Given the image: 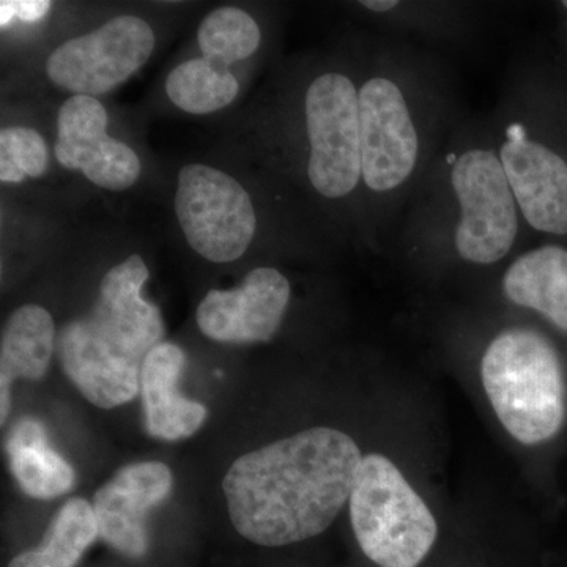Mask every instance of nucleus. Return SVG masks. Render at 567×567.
<instances>
[{
	"label": "nucleus",
	"instance_id": "obj_1",
	"mask_svg": "<svg viewBox=\"0 0 567 567\" xmlns=\"http://www.w3.org/2000/svg\"><path fill=\"white\" fill-rule=\"evenodd\" d=\"M357 63L365 227L371 248H386L465 112L446 62L412 41L382 33Z\"/></svg>",
	"mask_w": 567,
	"mask_h": 567
},
{
	"label": "nucleus",
	"instance_id": "obj_2",
	"mask_svg": "<svg viewBox=\"0 0 567 567\" xmlns=\"http://www.w3.org/2000/svg\"><path fill=\"white\" fill-rule=\"evenodd\" d=\"M527 234L487 117L465 112L405 208L395 248L424 274L488 271L517 256Z\"/></svg>",
	"mask_w": 567,
	"mask_h": 567
},
{
	"label": "nucleus",
	"instance_id": "obj_3",
	"mask_svg": "<svg viewBox=\"0 0 567 567\" xmlns=\"http://www.w3.org/2000/svg\"><path fill=\"white\" fill-rule=\"evenodd\" d=\"M361 458L352 436L330 427L245 454L223 481L235 529L264 547L320 535L350 499Z\"/></svg>",
	"mask_w": 567,
	"mask_h": 567
},
{
	"label": "nucleus",
	"instance_id": "obj_4",
	"mask_svg": "<svg viewBox=\"0 0 567 567\" xmlns=\"http://www.w3.org/2000/svg\"><path fill=\"white\" fill-rule=\"evenodd\" d=\"M148 268L133 254L104 275L99 301L85 319L66 324L59 357L71 382L100 409L133 401L147 354L162 344L159 309L141 295Z\"/></svg>",
	"mask_w": 567,
	"mask_h": 567
},
{
	"label": "nucleus",
	"instance_id": "obj_5",
	"mask_svg": "<svg viewBox=\"0 0 567 567\" xmlns=\"http://www.w3.org/2000/svg\"><path fill=\"white\" fill-rule=\"evenodd\" d=\"M492 140L528 233L567 235V152L539 71L513 63L491 114Z\"/></svg>",
	"mask_w": 567,
	"mask_h": 567
},
{
	"label": "nucleus",
	"instance_id": "obj_6",
	"mask_svg": "<svg viewBox=\"0 0 567 567\" xmlns=\"http://www.w3.org/2000/svg\"><path fill=\"white\" fill-rule=\"evenodd\" d=\"M303 175L322 203L339 205L369 241L363 205L358 63L320 69L301 93Z\"/></svg>",
	"mask_w": 567,
	"mask_h": 567
},
{
	"label": "nucleus",
	"instance_id": "obj_7",
	"mask_svg": "<svg viewBox=\"0 0 567 567\" xmlns=\"http://www.w3.org/2000/svg\"><path fill=\"white\" fill-rule=\"evenodd\" d=\"M481 379L496 416L524 445H539L561 431L566 383L554 341L524 323H511L484 346Z\"/></svg>",
	"mask_w": 567,
	"mask_h": 567
},
{
	"label": "nucleus",
	"instance_id": "obj_8",
	"mask_svg": "<svg viewBox=\"0 0 567 567\" xmlns=\"http://www.w3.org/2000/svg\"><path fill=\"white\" fill-rule=\"evenodd\" d=\"M349 502L358 544L377 566L417 567L434 547L435 517L382 454L361 458Z\"/></svg>",
	"mask_w": 567,
	"mask_h": 567
},
{
	"label": "nucleus",
	"instance_id": "obj_9",
	"mask_svg": "<svg viewBox=\"0 0 567 567\" xmlns=\"http://www.w3.org/2000/svg\"><path fill=\"white\" fill-rule=\"evenodd\" d=\"M175 213L189 246L215 264L240 259L257 230L251 197L229 174L189 164L178 174Z\"/></svg>",
	"mask_w": 567,
	"mask_h": 567
},
{
	"label": "nucleus",
	"instance_id": "obj_10",
	"mask_svg": "<svg viewBox=\"0 0 567 567\" xmlns=\"http://www.w3.org/2000/svg\"><path fill=\"white\" fill-rule=\"evenodd\" d=\"M155 33L137 17L112 18L102 28L61 44L47 62L48 78L76 95H103L151 58Z\"/></svg>",
	"mask_w": 567,
	"mask_h": 567
},
{
	"label": "nucleus",
	"instance_id": "obj_11",
	"mask_svg": "<svg viewBox=\"0 0 567 567\" xmlns=\"http://www.w3.org/2000/svg\"><path fill=\"white\" fill-rule=\"evenodd\" d=\"M107 112L95 96L73 95L58 117L55 158L110 192L132 188L141 175L136 153L107 134Z\"/></svg>",
	"mask_w": 567,
	"mask_h": 567
},
{
	"label": "nucleus",
	"instance_id": "obj_12",
	"mask_svg": "<svg viewBox=\"0 0 567 567\" xmlns=\"http://www.w3.org/2000/svg\"><path fill=\"white\" fill-rule=\"evenodd\" d=\"M292 300V284L282 271L260 267L234 290H210L196 320L207 338L230 344L268 342L278 333Z\"/></svg>",
	"mask_w": 567,
	"mask_h": 567
},
{
	"label": "nucleus",
	"instance_id": "obj_13",
	"mask_svg": "<svg viewBox=\"0 0 567 567\" xmlns=\"http://www.w3.org/2000/svg\"><path fill=\"white\" fill-rule=\"evenodd\" d=\"M173 488V473L159 462L125 466L95 494L99 535L115 550L130 558L147 551L145 517Z\"/></svg>",
	"mask_w": 567,
	"mask_h": 567
},
{
	"label": "nucleus",
	"instance_id": "obj_14",
	"mask_svg": "<svg viewBox=\"0 0 567 567\" xmlns=\"http://www.w3.org/2000/svg\"><path fill=\"white\" fill-rule=\"evenodd\" d=\"M353 6L383 35L435 47L466 43L484 20L480 3L458 0H360Z\"/></svg>",
	"mask_w": 567,
	"mask_h": 567
},
{
	"label": "nucleus",
	"instance_id": "obj_15",
	"mask_svg": "<svg viewBox=\"0 0 567 567\" xmlns=\"http://www.w3.org/2000/svg\"><path fill=\"white\" fill-rule=\"evenodd\" d=\"M499 292L507 305L567 334V248L547 244L518 252L499 271Z\"/></svg>",
	"mask_w": 567,
	"mask_h": 567
},
{
	"label": "nucleus",
	"instance_id": "obj_16",
	"mask_svg": "<svg viewBox=\"0 0 567 567\" xmlns=\"http://www.w3.org/2000/svg\"><path fill=\"white\" fill-rule=\"evenodd\" d=\"M185 353L181 347L162 342L145 358L141 372L145 429L155 439L175 442L199 431L207 409L178 393Z\"/></svg>",
	"mask_w": 567,
	"mask_h": 567
},
{
	"label": "nucleus",
	"instance_id": "obj_17",
	"mask_svg": "<svg viewBox=\"0 0 567 567\" xmlns=\"http://www.w3.org/2000/svg\"><path fill=\"white\" fill-rule=\"evenodd\" d=\"M54 320L41 306H21L10 316L0 350L2 423L9 415L10 390L14 380H39L47 374L54 352Z\"/></svg>",
	"mask_w": 567,
	"mask_h": 567
},
{
	"label": "nucleus",
	"instance_id": "obj_18",
	"mask_svg": "<svg viewBox=\"0 0 567 567\" xmlns=\"http://www.w3.org/2000/svg\"><path fill=\"white\" fill-rule=\"evenodd\" d=\"M7 454L14 480L33 498H55L73 486V468L52 450L47 431L33 417H24L11 429Z\"/></svg>",
	"mask_w": 567,
	"mask_h": 567
},
{
	"label": "nucleus",
	"instance_id": "obj_19",
	"mask_svg": "<svg viewBox=\"0 0 567 567\" xmlns=\"http://www.w3.org/2000/svg\"><path fill=\"white\" fill-rule=\"evenodd\" d=\"M99 535L95 511L82 498L66 502L41 546L11 559L9 567H74Z\"/></svg>",
	"mask_w": 567,
	"mask_h": 567
},
{
	"label": "nucleus",
	"instance_id": "obj_20",
	"mask_svg": "<svg viewBox=\"0 0 567 567\" xmlns=\"http://www.w3.org/2000/svg\"><path fill=\"white\" fill-rule=\"evenodd\" d=\"M237 78L227 66L192 59L181 63L167 76L166 92L171 102L189 114H212L229 106L238 95Z\"/></svg>",
	"mask_w": 567,
	"mask_h": 567
},
{
	"label": "nucleus",
	"instance_id": "obj_21",
	"mask_svg": "<svg viewBox=\"0 0 567 567\" xmlns=\"http://www.w3.org/2000/svg\"><path fill=\"white\" fill-rule=\"evenodd\" d=\"M260 41L262 32L259 24L251 14L235 7L212 11L197 32V43L204 58L227 69L252 55L259 50Z\"/></svg>",
	"mask_w": 567,
	"mask_h": 567
},
{
	"label": "nucleus",
	"instance_id": "obj_22",
	"mask_svg": "<svg viewBox=\"0 0 567 567\" xmlns=\"http://www.w3.org/2000/svg\"><path fill=\"white\" fill-rule=\"evenodd\" d=\"M48 164L47 142L39 132L24 126L0 132V181L21 183L25 177H41Z\"/></svg>",
	"mask_w": 567,
	"mask_h": 567
},
{
	"label": "nucleus",
	"instance_id": "obj_23",
	"mask_svg": "<svg viewBox=\"0 0 567 567\" xmlns=\"http://www.w3.org/2000/svg\"><path fill=\"white\" fill-rule=\"evenodd\" d=\"M51 2L44 0H20L13 2L14 17L24 22H39L51 10Z\"/></svg>",
	"mask_w": 567,
	"mask_h": 567
},
{
	"label": "nucleus",
	"instance_id": "obj_24",
	"mask_svg": "<svg viewBox=\"0 0 567 567\" xmlns=\"http://www.w3.org/2000/svg\"><path fill=\"white\" fill-rule=\"evenodd\" d=\"M14 20H17V17H14L13 2H6L3 0L0 3V24H2V28H6V25H10Z\"/></svg>",
	"mask_w": 567,
	"mask_h": 567
}]
</instances>
